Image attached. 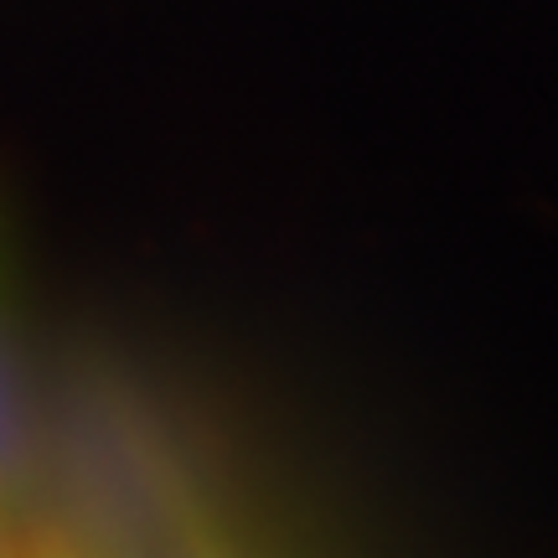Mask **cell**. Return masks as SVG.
<instances>
[{"mask_svg":"<svg viewBox=\"0 0 558 558\" xmlns=\"http://www.w3.org/2000/svg\"><path fill=\"white\" fill-rule=\"evenodd\" d=\"M32 476H37V409H32V378H26L16 300H11V264L0 239V522L26 507Z\"/></svg>","mask_w":558,"mask_h":558,"instance_id":"obj_1","label":"cell"}]
</instances>
